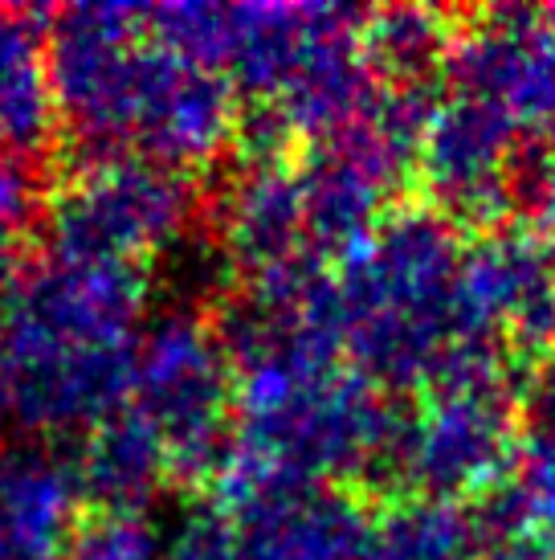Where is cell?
<instances>
[{
    "mask_svg": "<svg viewBox=\"0 0 555 560\" xmlns=\"http://www.w3.org/2000/svg\"><path fill=\"white\" fill-rule=\"evenodd\" d=\"M221 246L249 279L315 258L307 246L298 164L282 152H246L221 201Z\"/></svg>",
    "mask_w": 555,
    "mask_h": 560,
    "instance_id": "cell-12",
    "label": "cell"
},
{
    "mask_svg": "<svg viewBox=\"0 0 555 560\" xmlns=\"http://www.w3.org/2000/svg\"><path fill=\"white\" fill-rule=\"evenodd\" d=\"M364 16L368 13L323 4L319 30L310 37L303 62L294 66L291 82L270 103V124L282 131V140L286 136L319 143L331 140L343 127H352L380 94V79L371 74L359 46Z\"/></svg>",
    "mask_w": 555,
    "mask_h": 560,
    "instance_id": "cell-10",
    "label": "cell"
},
{
    "mask_svg": "<svg viewBox=\"0 0 555 560\" xmlns=\"http://www.w3.org/2000/svg\"><path fill=\"white\" fill-rule=\"evenodd\" d=\"M62 560H164L160 536L143 515H94L74 532Z\"/></svg>",
    "mask_w": 555,
    "mask_h": 560,
    "instance_id": "cell-20",
    "label": "cell"
},
{
    "mask_svg": "<svg viewBox=\"0 0 555 560\" xmlns=\"http://www.w3.org/2000/svg\"><path fill=\"white\" fill-rule=\"evenodd\" d=\"M42 213V180L33 160L0 152V246H13Z\"/></svg>",
    "mask_w": 555,
    "mask_h": 560,
    "instance_id": "cell-22",
    "label": "cell"
},
{
    "mask_svg": "<svg viewBox=\"0 0 555 560\" xmlns=\"http://www.w3.org/2000/svg\"><path fill=\"white\" fill-rule=\"evenodd\" d=\"M164 560H278V548L262 524L233 520L209 503L180 524L164 548Z\"/></svg>",
    "mask_w": 555,
    "mask_h": 560,
    "instance_id": "cell-19",
    "label": "cell"
},
{
    "mask_svg": "<svg viewBox=\"0 0 555 560\" xmlns=\"http://www.w3.org/2000/svg\"><path fill=\"white\" fill-rule=\"evenodd\" d=\"M458 343L547 352L555 343V246L527 225L482 230L462 249Z\"/></svg>",
    "mask_w": 555,
    "mask_h": 560,
    "instance_id": "cell-7",
    "label": "cell"
},
{
    "mask_svg": "<svg viewBox=\"0 0 555 560\" xmlns=\"http://www.w3.org/2000/svg\"><path fill=\"white\" fill-rule=\"evenodd\" d=\"M515 499L523 508L527 532L555 548V446L552 442H523L519 463L510 475Z\"/></svg>",
    "mask_w": 555,
    "mask_h": 560,
    "instance_id": "cell-21",
    "label": "cell"
},
{
    "mask_svg": "<svg viewBox=\"0 0 555 560\" xmlns=\"http://www.w3.org/2000/svg\"><path fill=\"white\" fill-rule=\"evenodd\" d=\"M78 458L49 438L0 446V560H62L82 528Z\"/></svg>",
    "mask_w": 555,
    "mask_h": 560,
    "instance_id": "cell-11",
    "label": "cell"
},
{
    "mask_svg": "<svg viewBox=\"0 0 555 560\" xmlns=\"http://www.w3.org/2000/svg\"><path fill=\"white\" fill-rule=\"evenodd\" d=\"M237 376L216 327L192 312H164L139 331L131 401L168 451L172 479L213 482L233 442Z\"/></svg>",
    "mask_w": 555,
    "mask_h": 560,
    "instance_id": "cell-4",
    "label": "cell"
},
{
    "mask_svg": "<svg viewBox=\"0 0 555 560\" xmlns=\"http://www.w3.org/2000/svg\"><path fill=\"white\" fill-rule=\"evenodd\" d=\"M0 409H9V401H4V376H0Z\"/></svg>",
    "mask_w": 555,
    "mask_h": 560,
    "instance_id": "cell-26",
    "label": "cell"
},
{
    "mask_svg": "<svg viewBox=\"0 0 555 560\" xmlns=\"http://www.w3.org/2000/svg\"><path fill=\"white\" fill-rule=\"evenodd\" d=\"M78 475L86 503L103 515H143L160 482L172 479V467L152 425L135 409H123L82 438Z\"/></svg>",
    "mask_w": 555,
    "mask_h": 560,
    "instance_id": "cell-15",
    "label": "cell"
},
{
    "mask_svg": "<svg viewBox=\"0 0 555 560\" xmlns=\"http://www.w3.org/2000/svg\"><path fill=\"white\" fill-rule=\"evenodd\" d=\"M21 282H25V270L16 262V246H0V331L9 324V312H13Z\"/></svg>",
    "mask_w": 555,
    "mask_h": 560,
    "instance_id": "cell-25",
    "label": "cell"
},
{
    "mask_svg": "<svg viewBox=\"0 0 555 560\" xmlns=\"http://www.w3.org/2000/svg\"><path fill=\"white\" fill-rule=\"evenodd\" d=\"M147 282L139 266L49 258L0 331L4 401L37 438L91 434L131 401Z\"/></svg>",
    "mask_w": 555,
    "mask_h": 560,
    "instance_id": "cell-1",
    "label": "cell"
},
{
    "mask_svg": "<svg viewBox=\"0 0 555 560\" xmlns=\"http://www.w3.org/2000/svg\"><path fill=\"white\" fill-rule=\"evenodd\" d=\"M519 393L510 348L453 343L416 409H404L392 482L446 503L491 495L519 463Z\"/></svg>",
    "mask_w": 555,
    "mask_h": 560,
    "instance_id": "cell-3",
    "label": "cell"
},
{
    "mask_svg": "<svg viewBox=\"0 0 555 560\" xmlns=\"http://www.w3.org/2000/svg\"><path fill=\"white\" fill-rule=\"evenodd\" d=\"M462 249L458 221L404 205L340 262L343 357L380 393H425L453 352Z\"/></svg>",
    "mask_w": 555,
    "mask_h": 560,
    "instance_id": "cell-2",
    "label": "cell"
},
{
    "mask_svg": "<svg viewBox=\"0 0 555 560\" xmlns=\"http://www.w3.org/2000/svg\"><path fill=\"white\" fill-rule=\"evenodd\" d=\"M233 94L225 74L143 37L119 107V156L176 172L213 164L237 136Z\"/></svg>",
    "mask_w": 555,
    "mask_h": 560,
    "instance_id": "cell-6",
    "label": "cell"
},
{
    "mask_svg": "<svg viewBox=\"0 0 555 560\" xmlns=\"http://www.w3.org/2000/svg\"><path fill=\"white\" fill-rule=\"evenodd\" d=\"M479 560H555V548L543 545L540 536H515V540L486 545Z\"/></svg>",
    "mask_w": 555,
    "mask_h": 560,
    "instance_id": "cell-24",
    "label": "cell"
},
{
    "mask_svg": "<svg viewBox=\"0 0 555 560\" xmlns=\"http://www.w3.org/2000/svg\"><path fill=\"white\" fill-rule=\"evenodd\" d=\"M192 205L197 197L185 172L155 160L86 164L46 205V254L70 262L143 266L185 234Z\"/></svg>",
    "mask_w": 555,
    "mask_h": 560,
    "instance_id": "cell-5",
    "label": "cell"
},
{
    "mask_svg": "<svg viewBox=\"0 0 555 560\" xmlns=\"http://www.w3.org/2000/svg\"><path fill=\"white\" fill-rule=\"evenodd\" d=\"M319 16L323 4H229L221 74L233 91L253 94L270 107L303 62Z\"/></svg>",
    "mask_w": 555,
    "mask_h": 560,
    "instance_id": "cell-16",
    "label": "cell"
},
{
    "mask_svg": "<svg viewBox=\"0 0 555 560\" xmlns=\"http://www.w3.org/2000/svg\"><path fill=\"white\" fill-rule=\"evenodd\" d=\"M62 131L54 79H49V33L42 16L0 9V152L42 156Z\"/></svg>",
    "mask_w": 555,
    "mask_h": 560,
    "instance_id": "cell-14",
    "label": "cell"
},
{
    "mask_svg": "<svg viewBox=\"0 0 555 560\" xmlns=\"http://www.w3.org/2000/svg\"><path fill=\"white\" fill-rule=\"evenodd\" d=\"M482 548L474 508L401 495L371 515L364 560H479Z\"/></svg>",
    "mask_w": 555,
    "mask_h": 560,
    "instance_id": "cell-17",
    "label": "cell"
},
{
    "mask_svg": "<svg viewBox=\"0 0 555 560\" xmlns=\"http://www.w3.org/2000/svg\"><path fill=\"white\" fill-rule=\"evenodd\" d=\"M458 33L433 9H380L364 16L359 46L380 86H421L433 70H446L449 46Z\"/></svg>",
    "mask_w": 555,
    "mask_h": 560,
    "instance_id": "cell-18",
    "label": "cell"
},
{
    "mask_svg": "<svg viewBox=\"0 0 555 560\" xmlns=\"http://www.w3.org/2000/svg\"><path fill=\"white\" fill-rule=\"evenodd\" d=\"M543 16H547V21L555 25V9H543Z\"/></svg>",
    "mask_w": 555,
    "mask_h": 560,
    "instance_id": "cell-27",
    "label": "cell"
},
{
    "mask_svg": "<svg viewBox=\"0 0 555 560\" xmlns=\"http://www.w3.org/2000/svg\"><path fill=\"white\" fill-rule=\"evenodd\" d=\"M298 185L307 246L319 262H343L385 221L392 197V188L347 156L335 140L315 143V152L298 164Z\"/></svg>",
    "mask_w": 555,
    "mask_h": 560,
    "instance_id": "cell-13",
    "label": "cell"
},
{
    "mask_svg": "<svg viewBox=\"0 0 555 560\" xmlns=\"http://www.w3.org/2000/svg\"><path fill=\"white\" fill-rule=\"evenodd\" d=\"M453 94L503 110L527 140L555 127V25L543 13L498 9L453 37L446 58Z\"/></svg>",
    "mask_w": 555,
    "mask_h": 560,
    "instance_id": "cell-9",
    "label": "cell"
},
{
    "mask_svg": "<svg viewBox=\"0 0 555 560\" xmlns=\"http://www.w3.org/2000/svg\"><path fill=\"white\" fill-rule=\"evenodd\" d=\"M523 140V131L491 103L470 94L441 98L416 156L429 205L449 221L494 230L510 213V164Z\"/></svg>",
    "mask_w": 555,
    "mask_h": 560,
    "instance_id": "cell-8",
    "label": "cell"
},
{
    "mask_svg": "<svg viewBox=\"0 0 555 560\" xmlns=\"http://www.w3.org/2000/svg\"><path fill=\"white\" fill-rule=\"evenodd\" d=\"M519 425H523V442H552L555 446V352L535 360V369L523 376Z\"/></svg>",
    "mask_w": 555,
    "mask_h": 560,
    "instance_id": "cell-23",
    "label": "cell"
}]
</instances>
